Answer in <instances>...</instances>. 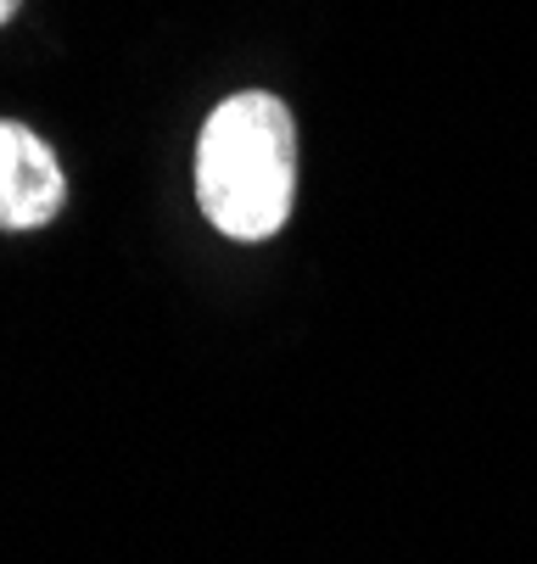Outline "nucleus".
<instances>
[{"label":"nucleus","instance_id":"f257e3e1","mask_svg":"<svg viewBox=\"0 0 537 564\" xmlns=\"http://www.w3.org/2000/svg\"><path fill=\"white\" fill-rule=\"evenodd\" d=\"M297 196V123L286 101L247 90L213 107L196 140V202L229 240H269Z\"/></svg>","mask_w":537,"mask_h":564},{"label":"nucleus","instance_id":"f03ea898","mask_svg":"<svg viewBox=\"0 0 537 564\" xmlns=\"http://www.w3.org/2000/svg\"><path fill=\"white\" fill-rule=\"evenodd\" d=\"M67 180L56 151L29 129L0 118V229H40L62 213Z\"/></svg>","mask_w":537,"mask_h":564},{"label":"nucleus","instance_id":"7ed1b4c3","mask_svg":"<svg viewBox=\"0 0 537 564\" xmlns=\"http://www.w3.org/2000/svg\"><path fill=\"white\" fill-rule=\"evenodd\" d=\"M23 7V0H0V23H12V12Z\"/></svg>","mask_w":537,"mask_h":564}]
</instances>
